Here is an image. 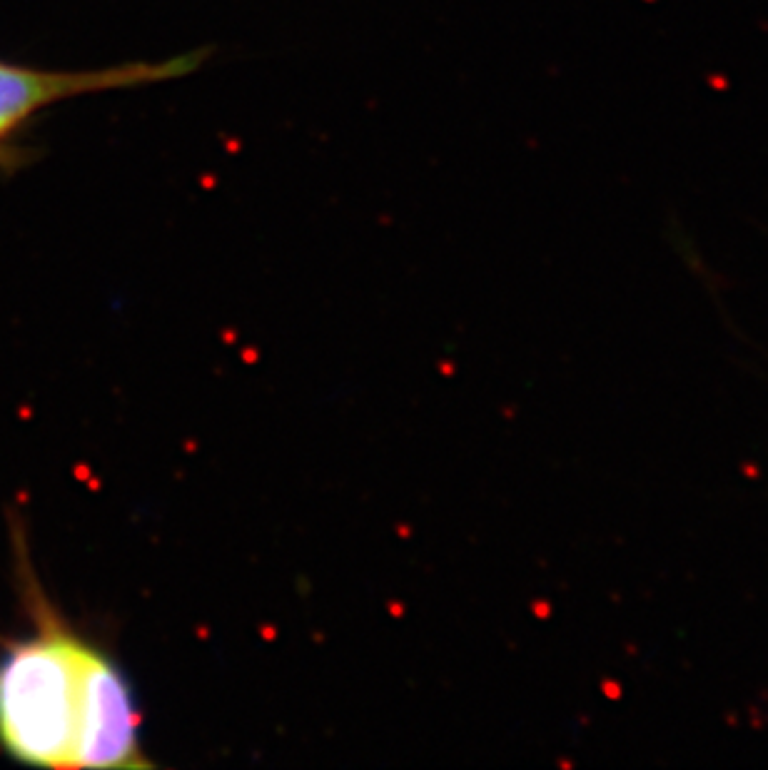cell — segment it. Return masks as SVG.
I'll list each match as a JSON object with an SVG mask.
<instances>
[{"instance_id":"obj_2","label":"cell","mask_w":768,"mask_h":770,"mask_svg":"<svg viewBox=\"0 0 768 770\" xmlns=\"http://www.w3.org/2000/svg\"><path fill=\"white\" fill-rule=\"evenodd\" d=\"M207 50H190L168 60H133L95 70H45L0 60V162L13 155V140L43 110L83 95L133 90L195 73Z\"/></svg>"},{"instance_id":"obj_1","label":"cell","mask_w":768,"mask_h":770,"mask_svg":"<svg viewBox=\"0 0 768 770\" xmlns=\"http://www.w3.org/2000/svg\"><path fill=\"white\" fill-rule=\"evenodd\" d=\"M33 596L35 631L0 656V746L38 768H150L120 663Z\"/></svg>"}]
</instances>
